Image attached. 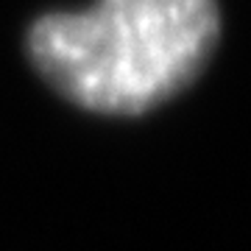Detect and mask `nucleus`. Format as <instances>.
I'll list each match as a JSON object with an SVG mask.
<instances>
[{
  "label": "nucleus",
  "instance_id": "f257e3e1",
  "mask_svg": "<svg viewBox=\"0 0 251 251\" xmlns=\"http://www.w3.org/2000/svg\"><path fill=\"white\" fill-rule=\"evenodd\" d=\"M215 0H98L39 17L31 62L67 100L98 115H143L196 78L218 39Z\"/></svg>",
  "mask_w": 251,
  "mask_h": 251
}]
</instances>
